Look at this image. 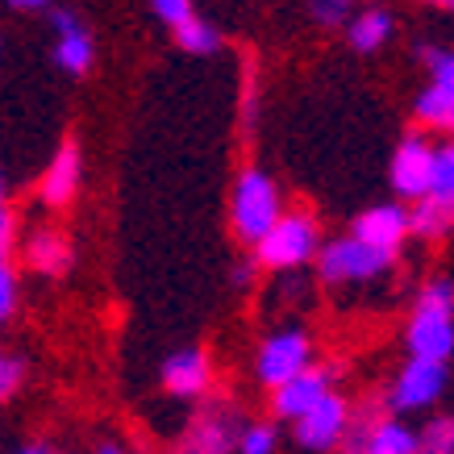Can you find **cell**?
<instances>
[{"mask_svg":"<svg viewBox=\"0 0 454 454\" xmlns=\"http://www.w3.org/2000/svg\"><path fill=\"white\" fill-rule=\"evenodd\" d=\"M254 271H259V262H238L234 271H230V284H234V288H254Z\"/></svg>","mask_w":454,"mask_h":454,"instance_id":"obj_29","label":"cell"},{"mask_svg":"<svg viewBox=\"0 0 454 454\" xmlns=\"http://www.w3.org/2000/svg\"><path fill=\"white\" fill-rule=\"evenodd\" d=\"M292 426H296L292 434H296V442H301L304 450H333V446H342V438H346L350 404H346V396H338L330 387V392L317 400L309 413L296 417Z\"/></svg>","mask_w":454,"mask_h":454,"instance_id":"obj_7","label":"cell"},{"mask_svg":"<svg viewBox=\"0 0 454 454\" xmlns=\"http://www.w3.org/2000/svg\"><path fill=\"white\" fill-rule=\"evenodd\" d=\"M413 113H417V121L429 125V129H454V92H446V88H438V83H429L426 92L417 97Z\"/></svg>","mask_w":454,"mask_h":454,"instance_id":"obj_19","label":"cell"},{"mask_svg":"<svg viewBox=\"0 0 454 454\" xmlns=\"http://www.w3.org/2000/svg\"><path fill=\"white\" fill-rule=\"evenodd\" d=\"M0 59H4V42H0Z\"/></svg>","mask_w":454,"mask_h":454,"instance_id":"obj_35","label":"cell"},{"mask_svg":"<svg viewBox=\"0 0 454 454\" xmlns=\"http://www.w3.org/2000/svg\"><path fill=\"white\" fill-rule=\"evenodd\" d=\"M404 342H409V355L417 358L446 363L454 355V284L434 279L421 288L417 309L409 317V330H404Z\"/></svg>","mask_w":454,"mask_h":454,"instance_id":"obj_1","label":"cell"},{"mask_svg":"<svg viewBox=\"0 0 454 454\" xmlns=\"http://www.w3.org/2000/svg\"><path fill=\"white\" fill-rule=\"evenodd\" d=\"M0 363H4V355H0Z\"/></svg>","mask_w":454,"mask_h":454,"instance_id":"obj_36","label":"cell"},{"mask_svg":"<svg viewBox=\"0 0 454 454\" xmlns=\"http://www.w3.org/2000/svg\"><path fill=\"white\" fill-rule=\"evenodd\" d=\"M176 29V42L179 51H188V55H217L221 51V29L213 26V21H205V17H188V21H179Z\"/></svg>","mask_w":454,"mask_h":454,"instance_id":"obj_18","label":"cell"},{"mask_svg":"<svg viewBox=\"0 0 454 454\" xmlns=\"http://www.w3.org/2000/svg\"><path fill=\"white\" fill-rule=\"evenodd\" d=\"M97 454H129V450H125L121 442H100V446H97Z\"/></svg>","mask_w":454,"mask_h":454,"instance_id":"obj_31","label":"cell"},{"mask_svg":"<svg viewBox=\"0 0 454 454\" xmlns=\"http://www.w3.org/2000/svg\"><path fill=\"white\" fill-rule=\"evenodd\" d=\"M151 13L163 21V26H179L196 13V0H151Z\"/></svg>","mask_w":454,"mask_h":454,"instance_id":"obj_26","label":"cell"},{"mask_svg":"<svg viewBox=\"0 0 454 454\" xmlns=\"http://www.w3.org/2000/svg\"><path fill=\"white\" fill-rule=\"evenodd\" d=\"M238 454H271L276 450V429L271 426H242L234 442Z\"/></svg>","mask_w":454,"mask_h":454,"instance_id":"obj_22","label":"cell"},{"mask_svg":"<svg viewBox=\"0 0 454 454\" xmlns=\"http://www.w3.org/2000/svg\"><path fill=\"white\" fill-rule=\"evenodd\" d=\"M13 9H26V13H38V9H51L55 0H9Z\"/></svg>","mask_w":454,"mask_h":454,"instance_id":"obj_30","label":"cell"},{"mask_svg":"<svg viewBox=\"0 0 454 454\" xmlns=\"http://www.w3.org/2000/svg\"><path fill=\"white\" fill-rule=\"evenodd\" d=\"M17 454H46V450H38V446H29V450H17Z\"/></svg>","mask_w":454,"mask_h":454,"instance_id":"obj_34","label":"cell"},{"mask_svg":"<svg viewBox=\"0 0 454 454\" xmlns=\"http://www.w3.org/2000/svg\"><path fill=\"white\" fill-rule=\"evenodd\" d=\"M413 454H454V417L429 421L426 434H417V450Z\"/></svg>","mask_w":454,"mask_h":454,"instance_id":"obj_21","label":"cell"},{"mask_svg":"<svg viewBox=\"0 0 454 454\" xmlns=\"http://www.w3.org/2000/svg\"><path fill=\"white\" fill-rule=\"evenodd\" d=\"M309 13H313L317 26L338 29L346 26V17L355 13V0H309Z\"/></svg>","mask_w":454,"mask_h":454,"instance_id":"obj_23","label":"cell"},{"mask_svg":"<svg viewBox=\"0 0 454 454\" xmlns=\"http://www.w3.org/2000/svg\"><path fill=\"white\" fill-rule=\"evenodd\" d=\"M313 363V342L304 330H279L271 338L259 342V355H254V375H259L262 387H276L284 380H292L296 372H304Z\"/></svg>","mask_w":454,"mask_h":454,"instance_id":"obj_5","label":"cell"},{"mask_svg":"<svg viewBox=\"0 0 454 454\" xmlns=\"http://www.w3.org/2000/svg\"><path fill=\"white\" fill-rule=\"evenodd\" d=\"M434 200L454 208V142L434 146V167H429V192Z\"/></svg>","mask_w":454,"mask_h":454,"instance_id":"obj_20","label":"cell"},{"mask_svg":"<svg viewBox=\"0 0 454 454\" xmlns=\"http://www.w3.org/2000/svg\"><path fill=\"white\" fill-rule=\"evenodd\" d=\"M429 167H434V146L421 134H409L392 154V188L404 200H421L429 192Z\"/></svg>","mask_w":454,"mask_h":454,"instance_id":"obj_10","label":"cell"},{"mask_svg":"<svg viewBox=\"0 0 454 454\" xmlns=\"http://www.w3.org/2000/svg\"><path fill=\"white\" fill-rule=\"evenodd\" d=\"M51 26H55V63L67 75H88L97 63V42H92L88 26L71 9H55Z\"/></svg>","mask_w":454,"mask_h":454,"instance_id":"obj_9","label":"cell"},{"mask_svg":"<svg viewBox=\"0 0 454 454\" xmlns=\"http://www.w3.org/2000/svg\"><path fill=\"white\" fill-rule=\"evenodd\" d=\"M238 429L242 426L230 409H205L167 454H230L238 442Z\"/></svg>","mask_w":454,"mask_h":454,"instance_id":"obj_8","label":"cell"},{"mask_svg":"<svg viewBox=\"0 0 454 454\" xmlns=\"http://www.w3.org/2000/svg\"><path fill=\"white\" fill-rule=\"evenodd\" d=\"M213 384V363L205 350H176L163 363V387L179 400H200Z\"/></svg>","mask_w":454,"mask_h":454,"instance_id":"obj_14","label":"cell"},{"mask_svg":"<svg viewBox=\"0 0 454 454\" xmlns=\"http://www.w3.org/2000/svg\"><path fill=\"white\" fill-rule=\"evenodd\" d=\"M80 179H83V154L75 142H63L55 151V159H51V167H46V176H42V205L51 208H67L71 200H75V192H80Z\"/></svg>","mask_w":454,"mask_h":454,"instance_id":"obj_13","label":"cell"},{"mask_svg":"<svg viewBox=\"0 0 454 454\" xmlns=\"http://www.w3.org/2000/svg\"><path fill=\"white\" fill-rule=\"evenodd\" d=\"M426 67H429V83L454 92V55L450 51H426Z\"/></svg>","mask_w":454,"mask_h":454,"instance_id":"obj_24","label":"cell"},{"mask_svg":"<svg viewBox=\"0 0 454 454\" xmlns=\"http://www.w3.org/2000/svg\"><path fill=\"white\" fill-rule=\"evenodd\" d=\"M350 234L358 242H367V247L384 250V254H396L400 242L409 238V213L400 205H375L367 213H358L355 225H350Z\"/></svg>","mask_w":454,"mask_h":454,"instance_id":"obj_12","label":"cell"},{"mask_svg":"<svg viewBox=\"0 0 454 454\" xmlns=\"http://www.w3.org/2000/svg\"><path fill=\"white\" fill-rule=\"evenodd\" d=\"M0 208H4V176H0Z\"/></svg>","mask_w":454,"mask_h":454,"instance_id":"obj_33","label":"cell"},{"mask_svg":"<svg viewBox=\"0 0 454 454\" xmlns=\"http://www.w3.org/2000/svg\"><path fill=\"white\" fill-rule=\"evenodd\" d=\"M26 262L38 276H63L71 267V242L59 230H38L26 242Z\"/></svg>","mask_w":454,"mask_h":454,"instance_id":"obj_16","label":"cell"},{"mask_svg":"<svg viewBox=\"0 0 454 454\" xmlns=\"http://www.w3.org/2000/svg\"><path fill=\"white\" fill-rule=\"evenodd\" d=\"M313 259H317L321 284L333 288V284H372V279L387 276L396 254H384V250L358 242L355 234H346V238H333V242H321Z\"/></svg>","mask_w":454,"mask_h":454,"instance_id":"obj_3","label":"cell"},{"mask_svg":"<svg viewBox=\"0 0 454 454\" xmlns=\"http://www.w3.org/2000/svg\"><path fill=\"white\" fill-rule=\"evenodd\" d=\"M442 392H446V363L413 355L404 367H400L396 380H392L387 404H392L396 413H417V409H429Z\"/></svg>","mask_w":454,"mask_h":454,"instance_id":"obj_6","label":"cell"},{"mask_svg":"<svg viewBox=\"0 0 454 454\" xmlns=\"http://www.w3.org/2000/svg\"><path fill=\"white\" fill-rule=\"evenodd\" d=\"M21 380H26V363L4 355V363H0V400L13 396L17 387H21Z\"/></svg>","mask_w":454,"mask_h":454,"instance_id":"obj_27","label":"cell"},{"mask_svg":"<svg viewBox=\"0 0 454 454\" xmlns=\"http://www.w3.org/2000/svg\"><path fill=\"white\" fill-rule=\"evenodd\" d=\"M17 271H13V262L9 259H0V321H9L17 309Z\"/></svg>","mask_w":454,"mask_h":454,"instance_id":"obj_25","label":"cell"},{"mask_svg":"<svg viewBox=\"0 0 454 454\" xmlns=\"http://www.w3.org/2000/svg\"><path fill=\"white\" fill-rule=\"evenodd\" d=\"M279 213H284V205H279L276 179L267 171H259V167H247L234 184V196H230V225H234V234L254 247L271 230V221Z\"/></svg>","mask_w":454,"mask_h":454,"instance_id":"obj_4","label":"cell"},{"mask_svg":"<svg viewBox=\"0 0 454 454\" xmlns=\"http://www.w3.org/2000/svg\"><path fill=\"white\" fill-rule=\"evenodd\" d=\"M392 29H396V21H392V13L380 9V4L355 9V13L346 17V38H350V46H355L358 55H375L380 46H387Z\"/></svg>","mask_w":454,"mask_h":454,"instance_id":"obj_15","label":"cell"},{"mask_svg":"<svg viewBox=\"0 0 454 454\" xmlns=\"http://www.w3.org/2000/svg\"><path fill=\"white\" fill-rule=\"evenodd\" d=\"M450 230H454V208L434 200V196H421L417 208L409 213V234L426 238V242H438V238H446Z\"/></svg>","mask_w":454,"mask_h":454,"instance_id":"obj_17","label":"cell"},{"mask_svg":"<svg viewBox=\"0 0 454 454\" xmlns=\"http://www.w3.org/2000/svg\"><path fill=\"white\" fill-rule=\"evenodd\" d=\"M321 247V225L313 213H279L271 230L254 242V262L267 271H301Z\"/></svg>","mask_w":454,"mask_h":454,"instance_id":"obj_2","label":"cell"},{"mask_svg":"<svg viewBox=\"0 0 454 454\" xmlns=\"http://www.w3.org/2000/svg\"><path fill=\"white\" fill-rule=\"evenodd\" d=\"M421 4H434V9H442V13H454V0H421Z\"/></svg>","mask_w":454,"mask_h":454,"instance_id":"obj_32","label":"cell"},{"mask_svg":"<svg viewBox=\"0 0 454 454\" xmlns=\"http://www.w3.org/2000/svg\"><path fill=\"white\" fill-rule=\"evenodd\" d=\"M325 392H330V372L309 363L304 372H296L292 380H284V384L271 387V409H276L279 421H296V417L309 413Z\"/></svg>","mask_w":454,"mask_h":454,"instance_id":"obj_11","label":"cell"},{"mask_svg":"<svg viewBox=\"0 0 454 454\" xmlns=\"http://www.w3.org/2000/svg\"><path fill=\"white\" fill-rule=\"evenodd\" d=\"M13 234H17V221L9 208H0V259H9V250H13Z\"/></svg>","mask_w":454,"mask_h":454,"instance_id":"obj_28","label":"cell"}]
</instances>
